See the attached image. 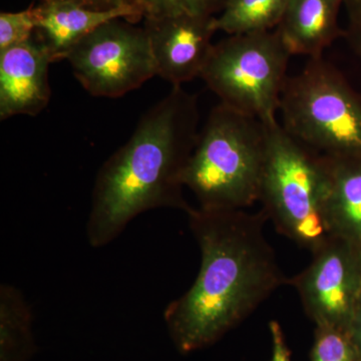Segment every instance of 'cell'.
<instances>
[{"label":"cell","instance_id":"cell-1","mask_svg":"<svg viewBox=\"0 0 361 361\" xmlns=\"http://www.w3.org/2000/svg\"><path fill=\"white\" fill-rule=\"evenodd\" d=\"M187 215L201 251L200 270L193 285L164 312L180 353L213 345L289 284L266 238L263 211L193 207Z\"/></svg>","mask_w":361,"mask_h":361},{"label":"cell","instance_id":"cell-2","mask_svg":"<svg viewBox=\"0 0 361 361\" xmlns=\"http://www.w3.org/2000/svg\"><path fill=\"white\" fill-rule=\"evenodd\" d=\"M200 129L198 97L182 87H173L142 116L97 172L87 222L90 246L108 245L140 214L193 209L184 197V177Z\"/></svg>","mask_w":361,"mask_h":361},{"label":"cell","instance_id":"cell-3","mask_svg":"<svg viewBox=\"0 0 361 361\" xmlns=\"http://www.w3.org/2000/svg\"><path fill=\"white\" fill-rule=\"evenodd\" d=\"M267 123L218 104L202 126L184 184L205 211L246 210L259 202Z\"/></svg>","mask_w":361,"mask_h":361},{"label":"cell","instance_id":"cell-4","mask_svg":"<svg viewBox=\"0 0 361 361\" xmlns=\"http://www.w3.org/2000/svg\"><path fill=\"white\" fill-rule=\"evenodd\" d=\"M278 118L287 134L319 155L361 156V94L323 56L287 78Z\"/></svg>","mask_w":361,"mask_h":361},{"label":"cell","instance_id":"cell-5","mask_svg":"<svg viewBox=\"0 0 361 361\" xmlns=\"http://www.w3.org/2000/svg\"><path fill=\"white\" fill-rule=\"evenodd\" d=\"M267 153L259 202L280 234L315 250L329 238L324 221L326 176L322 156L267 123Z\"/></svg>","mask_w":361,"mask_h":361},{"label":"cell","instance_id":"cell-6","mask_svg":"<svg viewBox=\"0 0 361 361\" xmlns=\"http://www.w3.org/2000/svg\"><path fill=\"white\" fill-rule=\"evenodd\" d=\"M291 56L276 30L228 35L214 44L200 78L221 104L276 122Z\"/></svg>","mask_w":361,"mask_h":361},{"label":"cell","instance_id":"cell-7","mask_svg":"<svg viewBox=\"0 0 361 361\" xmlns=\"http://www.w3.org/2000/svg\"><path fill=\"white\" fill-rule=\"evenodd\" d=\"M73 75L92 97L116 99L157 75L144 26L116 18L99 26L66 56Z\"/></svg>","mask_w":361,"mask_h":361},{"label":"cell","instance_id":"cell-8","mask_svg":"<svg viewBox=\"0 0 361 361\" xmlns=\"http://www.w3.org/2000/svg\"><path fill=\"white\" fill-rule=\"evenodd\" d=\"M311 253L310 265L289 284L315 325L350 329L361 297V249L329 236Z\"/></svg>","mask_w":361,"mask_h":361},{"label":"cell","instance_id":"cell-9","mask_svg":"<svg viewBox=\"0 0 361 361\" xmlns=\"http://www.w3.org/2000/svg\"><path fill=\"white\" fill-rule=\"evenodd\" d=\"M215 16L183 14L142 18L157 75L173 87H182L201 77L217 32Z\"/></svg>","mask_w":361,"mask_h":361},{"label":"cell","instance_id":"cell-10","mask_svg":"<svg viewBox=\"0 0 361 361\" xmlns=\"http://www.w3.org/2000/svg\"><path fill=\"white\" fill-rule=\"evenodd\" d=\"M54 63L37 32L28 42L0 51V118L37 116L51 97L49 65Z\"/></svg>","mask_w":361,"mask_h":361},{"label":"cell","instance_id":"cell-11","mask_svg":"<svg viewBox=\"0 0 361 361\" xmlns=\"http://www.w3.org/2000/svg\"><path fill=\"white\" fill-rule=\"evenodd\" d=\"M37 37L47 47L52 61L66 59L68 52L99 26L116 20L137 23L142 16L137 7L130 6L110 11H97L71 0H52L39 6Z\"/></svg>","mask_w":361,"mask_h":361},{"label":"cell","instance_id":"cell-12","mask_svg":"<svg viewBox=\"0 0 361 361\" xmlns=\"http://www.w3.org/2000/svg\"><path fill=\"white\" fill-rule=\"evenodd\" d=\"M344 0H288L276 30L291 56H323L338 37H345L338 23Z\"/></svg>","mask_w":361,"mask_h":361},{"label":"cell","instance_id":"cell-13","mask_svg":"<svg viewBox=\"0 0 361 361\" xmlns=\"http://www.w3.org/2000/svg\"><path fill=\"white\" fill-rule=\"evenodd\" d=\"M322 160L327 233L361 249V156H322Z\"/></svg>","mask_w":361,"mask_h":361},{"label":"cell","instance_id":"cell-14","mask_svg":"<svg viewBox=\"0 0 361 361\" xmlns=\"http://www.w3.org/2000/svg\"><path fill=\"white\" fill-rule=\"evenodd\" d=\"M35 353L32 310L23 292L0 286V361H30Z\"/></svg>","mask_w":361,"mask_h":361},{"label":"cell","instance_id":"cell-15","mask_svg":"<svg viewBox=\"0 0 361 361\" xmlns=\"http://www.w3.org/2000/svg\"><path fill=\"white\" fill-rule=\"evenodd\" d=\"M288 0H226L215 16L217 32L227 35H249L276 30Z\"/></svg>","mask_w":361,"mask_h":361},{"label":"cell","instance_id":"cell-16","mask_svg":"<svg viewBox=\"0 0 361 361\" xmlns=\"http://www.w3.org/2000/svg\"><path fill=\"white\" fill-rule=\"evenodd\" d=\"M311 361H361L350 329L315 325Z\"/></svg>","mask_w":361,"mask_h":361},{"label":"cell","instance_id":"cell-17","mask_svg":"<svg viewBox=\"0 0 361 361\" xmlns=\"http://www.w3.org/2000/svg\"><path fill=\"white\" fill-rule=\"evenodd\" d=\"M137 7L142 18L161 16H217L222 11L226 0H129Z\"/></svg>","mask_w":361,"mask_h":361},{"label":"cell","instance_id":"cell-18","mask_svg":"<svg viewBox=\"0 0 361 361\" xmlns=\"http://www.w3.org/2000/svg\"><path fill=\"white\" fill-rule=\"evenodd\" d=\"M39 23V6L0 13V51L28 42L37 32Z\"/></svg>","mask_w":361,"mask_h":361},{"label":"cell","instance_id":"cell-19","mask_svg":"<svg viewBox=\"0 0 361 361\" xmlns=\"http://www.w3.org/2000/svg\"><path fill=\"white\" fill-rule=\"evenodd\" d=\"M269 329L272 339V356L270 361H292L290 349L280 323L272 320L269 323Z\"/></svg>","mask_w":361,"mask_h":361},{"label":"cell","instance_id":"cell-20","mask_svg":"<svg viewBox=\"0 0 361 361\" xmlns=\"http://www.w3.org/2000/svg\"><path fill=\"white\" fill-rule=\"evenodd\" d=\"M343 4L348 18L346 32L361 37V0H344Z\"/></svg>","mask_w":361,"mask_h":361},{"label":"cell","instance_id":"cell-21","mask_svg":"<svg viewBox=\"0 0 361 361\" xmlns=\"http://www.w3.org/2000/svg\"><path fill=\"white\" fill-rule=\"evenodd\" d=\"M80 6L97 9V11H110V9L121 8L130 6L129 0H71Z\"/></svg>","mask_w":361,"mask_h":361},{"label":"cell","instance_id":"cell-22","mask_svg":"<svg viewBox=\"0 0 361 361\" xmlns=\"http://www.w3.org/2000/svg\"><path fill=\"white\" fill-rule=\"evenodd\" d=\"M351 336L357 348L358 353L361 360V297L357 307H356L355 316H353V322L350 325Z\"/></svg>","mask_w":361,"mask_h":361},{"label":"cell","instance_id":"cell-23","mask_svg":"<svg viewBox=\"0 0 361 361\" xmlns=\"http://www.w3.org/2000/svg\"><path fill=\"white\" fill-rule=\"evenodd\" d=\"M344 37L348 40L349 45H350L351 49L355 51L357 58L360 59L361 63V37L353 35V33L346 32V30L345 37Z\"/></svg>","mask_w":361,"mask_h":361},{"label":"cell","instance_id":"cell-24","mask_svg":"<svg viewBox=\"0 0 361 361\" xmlns=\"http://www.w3.org/2000/svg\"><path fill=\"white\" fill-rule=\"evenodd\" d=\"M40 1H42V2H49V1H52V0H40Z\"/></svg>","mask_w":361,"mask_h":361}]
</instances>
